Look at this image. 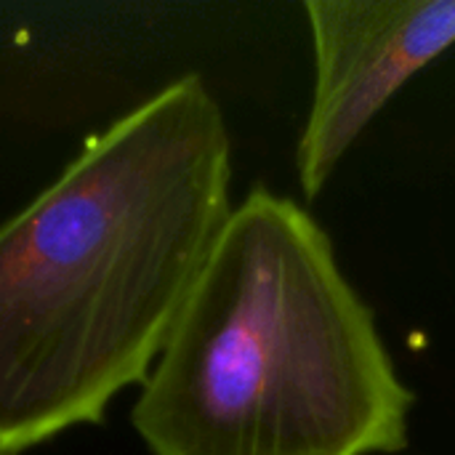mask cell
Returning <instances> with one entry per match:
<instances>
[{"mask_svg":"<svg viewBox=\"0 0 455 455\" xmlns=\"http://www.w3.org/2000/svg\"><path fill=\"white\" fill-rule=\"evenodd\" d=\"M416 395L328 232L256 187L235 205L131 421L152 455H395Z\"/></svg>","mask_w":455,"mask_h":455,"instance_id":"obj_2","label":"cell"},{"mask_svg":"<svg viewBox=\"0 0 455 455\" xmlns=\"http://www.w3.org/2000/svg\"><path fill=\"white\" fill-rule=\"evenodd\" d=\"M232 211L224 109L184 75L0 227V455L96 427L147 384Z\"/></svg>","mask_w":455,"mask_h":455,"instance_id":"obj_1","label":"cell"},{"mask_svg":"<svg viewBox=\"0 0 455 455\" xmlns=\"http://www.w3.org/2000/svg\"><path fill=\"white\" fill-rule=\"evenodd\" d=\"M315 88L296 144L307 200L320 197L379 112L455 45V0H307Z\"/></svg>","mask_w":455,"mask_h":455,"instance_id":"obj_3","label":"cell"}]
</instances>
